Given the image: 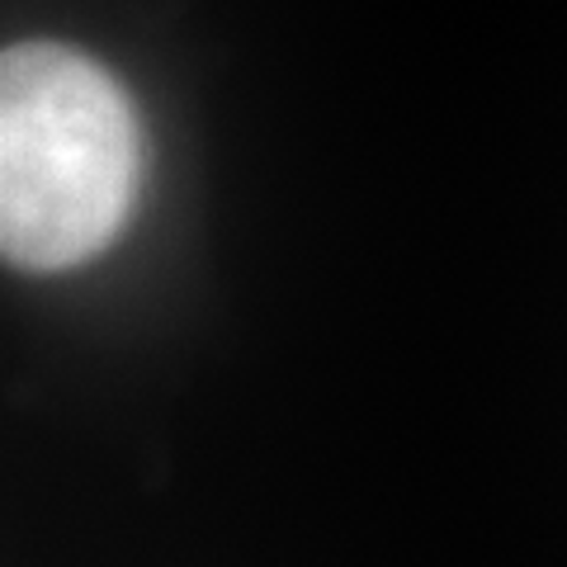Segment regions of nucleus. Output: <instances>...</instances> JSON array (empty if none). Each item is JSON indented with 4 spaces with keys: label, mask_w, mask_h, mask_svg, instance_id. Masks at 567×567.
I'll return each mask as SVG.
<instances>
[{
    "label": "nucleus",
    "mask_w": 567,
    "mask_h": 567,
    "mask_svg": "<svg viewBox=\"0 0 567 567\" xmlns=\"http://www.w3.org/2000/svg\"><path fill=\"white\" fill-rule=\"evenodd\" d=\"M137 123L123 85L76 48L20 43L0 62V246L71 270L133 213Z\"/></svg>",
    "instance_id": "f257e3e1"
}]
</instances>
